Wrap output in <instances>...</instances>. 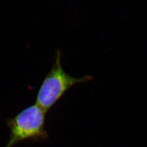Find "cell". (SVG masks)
<instances>
[{"instance_id":"6da1fadb","label":"cell","mask_w":147,"mask_h":147,"mask_svg":"<svg viewBox=\"0 0 147 147\" xmlns=\"http://www.w3.org/2000/svg\"><path fill=\"white\" fill-rule=\"evenodd\" d=\"M47 112L38 105L33 104L9 118L6 124L10 130V137L5 147H13L19 142H42L49 139L45 129Z\"/></svg>"},{"instance_id":"7a4b0ae2","label":"cell","mask_w":147,"mask_h":147,"mask_svg":"<svg viewBox=\"0 0 147 147\" xmlns=\"http://www.w3.org/2000/svg\"><path fill=\"white\" fill-rule=\"evenodd\" d=\"M61 59V52L58 50L53 65L44 79L36 96V104L47 112L72 86L93 79L90 76L80 78L71 76L64 70Z\"/></svg>"}]
</instances>
